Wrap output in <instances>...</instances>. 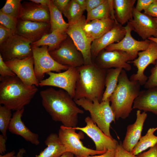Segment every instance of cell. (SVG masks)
<instances>
[{"mask_svg": "<svg viewBox=\"0 0 157 157\" xmlns=\"http://www.w3.org/2000/svg\"><path fill=\"white\" fill-rule=\"evenodd\" d=\"M40 95L43 107L53 120L66 127H76L78 115L84 112L67 92L51 87L40 91Z\"/></svg>", "mask_w": 157, "mask_h": 157, "instance_id": "1", "label": "cell"}, {"mask_svg": "<svg viewBox=\"0 0 157 157\" xmlns=\"http://www.w3.org/2000/svg\"><path fill=\"white\" fill-rule=\"evenodd\" d=\"M77 68L78 75L74 100L84 98L92 101L97 99L101 102L107 69L101 68L93 62Z\"/></svg>", "mask_w": 157, "mask_h": 157, "instance_id": "2", "label": "cell"}, {"mask_svg": "<svg viewBox=\"0 0 157 157\" xmlns=\"http://www.w3.org/2000/svg\"><path fill=\"white\" fill-rule=\"evenodd\" d=\"M0 104L11 110L24 108L38 91L36 86L24 83L17 76L0 78Z\"/></svg>", "mask_w": 157, "mask_h": 157, "instance_id": "3", "label": "cell"}, {"mask_svg": "<svg viewBox=\"0 0 157 157\" xmlns=\"http://www.w3.org/2000/svg\"><path fill=\"white\" fill-rule=\"evenodd\" d=\"M140 85L138 81L130 80L126 71L122 69L117 86L109 98L116 119H125L129 116L134 101L140 91Z\"/></svg>", "mask_w": 157, "mask_h": 157, "instance_id": "4", "label": "cell"}, {"mask_svg": "<svg viewBox=\"0 0 157 157\" xmlns=\"http://www.w3.org/2000/svg\"><path fill=\"white\" fill-rule=\"evenodd\" d=\"M74 101L90 113L92 119L106 135L112 138L110 131V124L112 122H115L116 119L109 99L101 102L97 99L92 101L84 98Z\"/></svg>", "mask_w": 157, "mask_h": 157, "instance_id": "5", "label": "cell"}, {"mask_svg": "<svg viewBox=\"0 0 157 157\" xmlns=\"http://www.w3.org/2000/svg\"><path fill=\"white\" fill-rule=\"evenodd\" d=\"M74 128L61 125L59 130V139L65 148L66 151L73 154L75 156L84 157L100 155L105 153L86 147L81 139L84 138L83 132L77 133Z\"/></svg>", "mask_w": 157, "mask_h": 157, "instance_id": "6", "label": "cell"}, {"mask_svg": "<svg viewBox=\"0 0 157 157\" xmlns=\"http://www.w3.org/2000/svg\"><path fill=\"white\" fill-rule=\"evenodd\" d=\"M31 47L34 72L39 82L43 80L45 74L48 72H56L59 73L69 68L67 66L59 64L52 58L49 53L47 46Z\"/></svg>", "mask_w": 157, "mask_h": 157, "instance_id": "7", "label": "cell"}, {"mask_svg": "<svg viewBox=\"0 0 157 157\" xmlns=\"http://www.w3.org/2000/svg\"><path fill=\"white\" fill-rule=\"evenodd\" d=\"M32 43L16 34L0 45V53L5 62L22 59L33 55Z\"/></svg>", "mask_w": 157, "mask_h": 157, "instance_id": "8", "label": "cell"}, {"mask_svg": "<svg viewBox=\"0 0 157 157\" xmlns=\"http://www.w3.org/2000/svg\"><path fill=\"white\" fill-rule=\"evenodd\" d=\"M47 74L49 76L40 81L39 86H51L60 88L66 91L74 98L78 75L77 67H69L63 72L59 73L49 72Z\"/></svg>", "mask_w": 157, "mask_h": 157, "instance_id": "9", "label": "cell"}, {"mask_svg": "<svg viewBox=\"0 0 157 157\" xmlns=\"http://www.w3.org/2000/svg\"><path fill=\"white\" fill-rule=\"evenodd\" d=\"M49 52L52 58L60 65L74 67L85 65L82 54L68 36L58 48Z\"/></svg>", "mask_w": 157, "mask_h": 157, "instance_id": "10", "label": "cell"}, {"mask_svg": "<svg viewBox=\"0 0 157 157\" xmlns=\"http://www.w3.org/2000/svg\"><path fill=\"white\" fill-rule=\"evenodd\" d=\"M96 64L101 68L108 69L121 68L126 71L131 69L128 62L135 58L126 52L116 50L108 51L103 49L96 57Z\"/></svg>", "mask_w": 157, "mask_h": 157, "instance_id": "11", "label": "cell"}, {"mask_svg": "<svg viewBox=\"0 0 157 157\" xmlns=\"http://www.w3.org/2000/svg\"><path fill=\"white\" fill-rule=\"evenodd\" d=\"M85 121L86 124L85 126L74 128L85 133L92 139L95 144L96 150L106 152L109 150L115 149L118 144L117 140L106 135L90 117H86Z\"/></svg>", "mask_w": 157, "mask_h": 157, "instance_id": "12", "label": "cell"}, {"mask_svg": "<svg viewBox=\"0 0 157 157\" xmlns=\"http://www.w3.org/2000/svg\"><path fill=\"white\" fill-rule=\"evenodd\" d=\"M138 56L137 58L128 62L133 63L137 69L136 73L131 75L129 79L138 81L142 85H144L148 78L144 74L145 69L149 65H154L157 60V43L150 40L148 48L145 50L139 52Z\"/></svg>", "mask_w": 157, "mask_h": 157, "instance_id": "13", "label": "cell"}, {"mask_svg": "<svg viewBox=\"0 0 157 157\" xmlns=\"http://www.w3.org/2000/svg\"><path fill=\"white\" fill-rule=\"evenodd\" d=\"M85 19V16L83 15L78 22L69 25L65 33L82 54L85 65H88L92 63L93 60L91 52L92 42L87 36L83 27V22Z\"/></svg>", "mask_w": 157, "mask_h": 157, "instance_id": "14", "label": "cell"}, {"mask_svg": "<svg viewBox=\"0 0 157 157\" xmlns=\"http://www.w3.org/2000/svg\"><path fill=\"white\" fill-rule=\"evenodd\" d=\"M124 28L126 33L124 38L119 42L108 46L104 49L108 51L116 50L124 51L135 59L140 51L145 50L148 48L150 40L147 39L143 41H138L135 39L131 35L133 28L128 23Z\"/></svg>", "mask_w": 157, "mask_h": 157, "instance_id": "15", "label": "cell"}, {"mask_svg": "<svg viewBox=\"0 0 157 157\" xmlns=\"http://www.w3.org/2000/svg\"><path fill=\"white\" fill-rule=\"evenodd\" d=\"M12 71L24 83L29 85L39 86L34 70L33 55L22 59L5 62Z\"/></svg>", "mask_w": 157, "mask_h": 157, "instance_id": "16", "label": "cell"}, {"mask_svg": "<svg viewBox=\"0 0 157 157\" xmlns=\"http://www.w3.org/2000/svg\"><path fill=\"white\" fill-rule=\"evenodd\" d=\"M133 18L128 22L133 30L143 40L157 38V25L153 17L134 8Z\"/></svg>", "mask_w": 157, "mask_h": 157, "instance_id": "17", "label": "cell"}, {"mask_svg": "<svg viewBox=\"0 0 157 157\" xmlns=\"http://www.w3.org/2000/svg\"><path fill=\"white\" fill-rule=\"evenodd\" d=\"M51 32L50 23L18 19L15 34L32 43L37 41L44 35Z\"/></svg>", "mask_w": 157, "mask_h": 157, "instance_id": "18", "label": "cell"}, {"mask_svg": "<svg viewBox=\"0 0 157 157\" xmlns=\"http://www.w3.org/2000/svg\"><path fill=\"white\" fill-rule=\"evenodd\" d=\"M18 19L50 23V15L48 7L31 1H24L21 3Z\"/></svg>", "mask_w": 157, "mask_h": 157, "instance_id": "19", "label": "cell"}, {"mask_svg": "<svg viewBox=\"0 0 157 157\" xmlns=\"http://www.w3.org/2000/svg\"><path fill=\"white\" fill-rule=\"evenodd\" d=\"M126 33L124 27L119 23L116 24L111 29L93 41L91 44L92 58H96L99 53L107 47L120 41Z\"/></svg>", "mask_w": 157, "mask_h": 157, "instance_id": "20", "label": "cell"}, {"mask_svg": "<svg viewBox=\"0 0 157 157\" xmlns=\"http://www.w3.org/2000/svg\"><path fill=\"white\" fill-rule=\"evenodd\" d=\"M147 117L146 112L136 111V119L133 124L129 125L122 145L125 149L130 152L133 149L141 137L144 123Z\"/></svg>", "mask_w": 157, "mask_h": 157, "instance_id": "21", "label": "cell"}, {"mask_svg": "<svg viewBox=\"0 0 157 157\" xmlns=\"http://www.w3.org/2000/svg\"><path fill=\"white\" fill-rule=\"evenodd\" d=\"M24 110V108L16 111L13 113L8 129L11 133L20 136L33 144L38 145L40 143L38 134L31 131L26 126L22 120Z\"/></svg>", "mask_w": 157, "mask_h": 157, "instance_id": "22", "label": "cell"}, {"mask_svg": "<svg viewBox=\"0 0 157 157\" xmlns=\"http://www.w3.org/2000/svg\"><path fill=\"white\" fill-rule=\"evenodd\" d=\"M116 24H117L110 18L93 20L87 22L85 19L83 27L87 36L92 42L111 29Z\"/></svg>", "mask_w": 157, "mask_h": 157, "instance_id": "23", "label": "cell"}, {"mask_svg": "<svg viewBox=\"0 0 157 157\" xmlns=\"http://www.w3.org/2000/svg\"><path fill=\"white\" fill-rule=\"evenodd\" d=\"M133 108L151 112L157 115V89L141 91L134 101Z\"/></svg>", "mask_w": 157, "mask_h": 157, "instance_id": "24", "label": "cell"}, {"mask_svg": "<svg viewBox=\"0 0 157 157\" xmlns=\"http://www.w3.org/2000/svg\"><path fill=\"white\" fill-rule=\"evenodd\" d=\"M136 1V0H113L116 19L122 25L127 23L133 18L134 6Z\"/></svg>", "mask_w": 157, "mask_h": 157, "instance_id": "25", "label": "cell"}, {"mask_svg": "<svg viewBox=\"0 0 157 157\" xmlns=\"http://www.w3.org/2000/svg\"><path fill=\"white\" fill-rule=\"evenodd\" d=\"M46 147L35 157H59L66 151L60 142L58 135L51 133L44 142Z\"/></svg>", "mask_w": 157, "mask_h": 157, "instance_id": "26", "label": "cell"}, {"mask_svg": "<svg viewBox=\"0 0 157 157\" xmlns=\"http://www.w3.org/2000/svg\"><path fill=\"white\" fill-rule=\"evenodd\" d=\"M68 36L65 32L55 31L44 35L39 40L32 43L31 47H38L46 45L48 47L49 51H51L58 48Z\"/></svg>", "mask_w": 157, "mask_h": 157, "instance_id": "27", "label": "cell"}, {"mask_svg": "<svg viewBox=\"0 0 157 157\" xmlns=\"http://www.w3.org/2000/svg\"><path fill=\"white\" fill-rule=\"evenodd\" d=\"M48 6L50 12L51 32L58 31L65 33L69 24L63 19L62 13L53 4L52 0H49Z\"/></svg>", "mask_w": 157, "mask_h": 157, "instance_id": "28", "label": "cell"}, {"mask_svg": "<svg viewBox=\"0 0 157 157\" xmlns=\"http://www.w3.org/2000/svg\"><path fill=\"white\" fill-rule=\"evenodd\" d=\"M122 69L121 68L107 69L105 79L106 89L101 101L109 99L117 86L119 76Z\"/></svg>", "mask_w": 157, "mask_h": 157, "instance_id": "29", "label": "cell"}, {"mask_svg": "<svg viewBox=\"0 0 157 157\" xmlns=\"http://www.w3.org/2000/svg\"><path fill=\"white\" fill-rule=\"evenodd\" d=\"M157 130V127L149 128L146 134L141 136L133 149L130 152L136 156L148 148L157 144V136L154 133Z\"/></svg>", "mask_w": 157, "mask_h": 157, "instance_id": "30", "label": "cell"}, {"mask_svg": "<svg viewBox=\"0 0 157 157\" xmlns=\"http://www.w3.org/2000/svg\"><path fill=\"white\" fill-rule=\"evenodd\" d=\"M86 22L95 19H102L111 18L108 0L105 1L99 6L87 13Z\"/></svg>", "mask_w": 157, "mask_h": 157, "instance_id": "31", "label": "cell"}, {"mask_svg": "<svg viewBox=\"0 0 157 157\" xmlns=\"http://www.w3.org/2000/svg\"><path fill=\"white\" fill-rule=\"evenodd\" d=\"M84 11L75 0H71L63 14L67 19L69 25H71L81 19Z\"/></svg>", "mask_w": 157, "mask_h": 157, "instance_id": "32", "label": "cell"}, {"mask_svg": "<svg viewBox=\"0 0 157 157\" xmlns=\"http://www.w3.org/2000/svg\"><path fill=\"white\" fill-rule=\"evenodd\" d=\"M21 0H6L0 11L10 16L19 18Z\"/></svg>", "mask_w": 157, "mask_h": 157, "instance_id": "33", "label": "cell"}, {"mask_svg": "<svg viewBox=\"0 0 157 157\" xmlns=\"http://www.w3.org/2000/svg\"><path fill=\"white\" fill-rule=\"evenodd\" d=\"M12 117L11 110L0 105V131L6 139L7 131L8 129Z\"/></svg>", "mask_w": 157, "mask_h": 157, "instance_id": "34", "label": "cell"}, {"mask_svg": "<svg viewBox=\"0 0 157 157\" xmlns=\"http://www.w3.org/2000/svg\"><path fill=\"white\" fill-rule=\"evenodd\" d=\"M18 21L17 18L6 15L0 11V24L11 30L15 33Z\"/></svg>", "mask_w": 157, "mask_h": 157, "instance_id": "35", "label": "cell"}, {"mask_svg": "<svg viewBox=\"0 0 157 157\" xmlns=\"http://www.w3.org/2000/svg\"><path fill=\"white\" fill-rule=\"evenodd\" d=\"M154 66L150 70L151 74L144 85L146 89H157V60Z\"/></svg>", "mask_w": 157, "mask_h": 157, "instance_id": "36", "label": "cell"}, {"mask_svg": "<svg viewBox=\"0 0 157 157\" xmlns=\"http://www.w3.org/2000/svg\"><path fill=\"white\" fill-rule=\"evenodd\" d=\"M0 78H4L16 76L15 74L6 65L0 53Z\"/></svg>", "mask_w": 157, "mask_h": 157, "instance_id": "37", "label": "cell"}, {"mask_svg": "<svg viewBox=\"0 0 157 157\" xmlns=\"http://www.w3.org/2000/svg\"><path fill=\"white\" fill-rule=\"evenodd\" d=\"M15 33L11 29L0 24V45L7 41Z\"/></svg>", "mask_w": 157, "mask_h": 157, "instance_id": "38", "label": "cell"}, {"mask_svg": "<svg viewBox=\"0 0 157 157\" xmlns=\"http://www.w3.org/2000/svg\"><path fill=\"white\" fill-rule=\"evenodd\" d=\"M115 150V157H138L125 149L121 142L118 144Z\"/></svg>", "mask_w": 157, "mask_h": 157, "instance_id": "39", "label": "cell"}, {"mask_svg": "<svg viewBox=\"0 0 157 157\" xmlns=\"http://www.w3.org/2000/svg\"><path fill=\"white\" fill-rule=\"evenodd\" d=\"M154 0H138L135 9L139 12H141L145 10L152 4Z\"/></svg>", "mask_w": 157, "mask_h": 157, "instance_id": "40", "label": "cell"}, {"mask_svg": "<svg viewBox=\"0 0 157 157\" xmlns=\"http://www.w3.org/2000/svg\"><path fill=\"white\" fill-rule=\"evenodd\" d=\"M70 0H52L53 4L62 13L67 7Z\"/></svg>", "mask_w": 157, "mask_h": 157, "instance_id": "41", "label": "cell"}, {"mask_svg": "<svg viewBox=\"0 0 157 157\" xmlns=\"http://www.w3.org/2000/svg\"><path fill=\"white\" fill-rule=\"evenodd\" d=\"M145 13L153 17L157 18V0L154 1L144 10Z\"/></svg>", "mask_w": 157, "mask_h": 157, "instance_id": "42", "label": "cell"}, {"mask_svg": "<svg viewBox=\"0 0 157 157\" xmlns=\"http://www.w3.org/2000/svg\"><path fill=\"white\" fill-rule=\"evenodd\" d=\"M105 0H86V10L87 13L98 7Z\"/></svg>", "mask_w": 157, "mask_h": 157, "instance_id": "43", "label": "cell"}, {"mask_svg": "<svg viewBox=\"0 0 157 157\" xmlns=\"http://www.w3.org/2000/svg\"><path fill=\"white\" fill-rule=\"evenodd\" d=\"M137 156L138 157H157V144L150 148L148 151L140 153Z\"/></svg>", "mask_w": 157, "mask_h": 157, "instance_id": "44", "label": "cell"}, {"mask_svg": "<svg viewBox=\"0 0 157 157\" xmlns=\"http://www.w3.org/2000/svg\"><path fill=\"white\" fill-rule=\"evenodd\" d=\"M115 149H111L108 150L105 153L99 155L90 156L84 157H115Z\"/></svg>", "mask_w": 157, "mask_h": 157, "instance_id": "45", "label": "cell"}, {"mask_svg": "<svg viewBox=\"0 0 157 157\" xmlns=\"http://www.w3.org/2000/svg\"><path fill=\"white\" fill-rule=\"evenodd\" d=\"M6 140L2 134L0 135V153L1 154L4 153L6 151Z\"/></svg>", "mask_w": 157, "mask_h": 157, "instance_id": "46", "label": "cell"}, {"mask_svg": "<svg viewBox=\"0 0 157 157\" xmlns=\"http://www.w3.org/2000/svg\"><path fill=\"white\" fill-rule=\"evenodd\" d=\"M80 7L84 11L86 10V0H75Z\"/></svg>", "mask_w": 157, "mask_h": 157, "instance_id": "47", "label": "cell"}, {"mask_svg": "<svg viewBox=\"0 0 157 157\" xmlns=\"http://www.w3.org/2000/svg\"><path fill=\"white\" fill-rule=\"evenodd\" d=\"M29 1L43 5L48 6L49 0H30Z\"/></svg>", "mask_w": 157, "mask_h": 157, "instance_id": "48", "label": "cell"}, {"mask_svg": "<svg viewBox=\"0 0 157 157\" xmlns=\"http://www.w3.org/2000/svg\"><path fill=\"white\" fill-rule=\"evenodd\" d=\"M26 151L24 148L19 149L18 152L16 156L14 155L13 157H23L24 154Z\"/></svg>", "mask_w": 157, "mask_h": 157, "instance_id": "49", "label": "cell"}, {"mask_svg": "<svg viewBox=\"0 0 157 157\" xmlns=\"http://www.w3.org/2000/svg\"><path fill=\"white\" fill-rule=\"evenodd\" d=\"M15 152L14 151L8 153L3 155H0V157H13L15 154Z\"/></svg>", "mask_w": 157, "mask_h": 157, "instance_id": "50", "label": "cell"}, {"mask_svg": "<svg viewBox=\"0 0 157 157\" xmlns=\"http://www.w3.org/2000/svg\"><path fill=\"white\" fill-rule=\"evenodd\" d=\"M74 155L71 153L66 152L59 157H74Z\"/></svg>", "mask_w": 157, "mask_h": 157, "instance_id": "51", "label": "cell"}, {"mask_svg": "<svg viewBox=\"0 0 157 157\" xmlns=\"http://www.w3.org/2000/svg\"><path fill=\"white\" fill-rule=\"evenodd\" d=\"M148 39L150 40L153 41L157 43V38L151 37L149 38Z\"/></svg>", "mask_w": 157, "mask_h": 157, "instance_id": "52", "label": "cell"}, {"mask_svg": "<svg viewBox=\"0 0 157 157\" xmlns=\"http://www.w3.org/2000/svg\"><path fill=\"white\" fill-rule=\"evenodd\" d=\"M153 18H154V20H155V21L156 22V23L157 24V18H155V17H153Z\"/></svg>", "mask_w": 157, "mask_h": 157, "instance_id": "53", "label": "cell"}]
</instances>
